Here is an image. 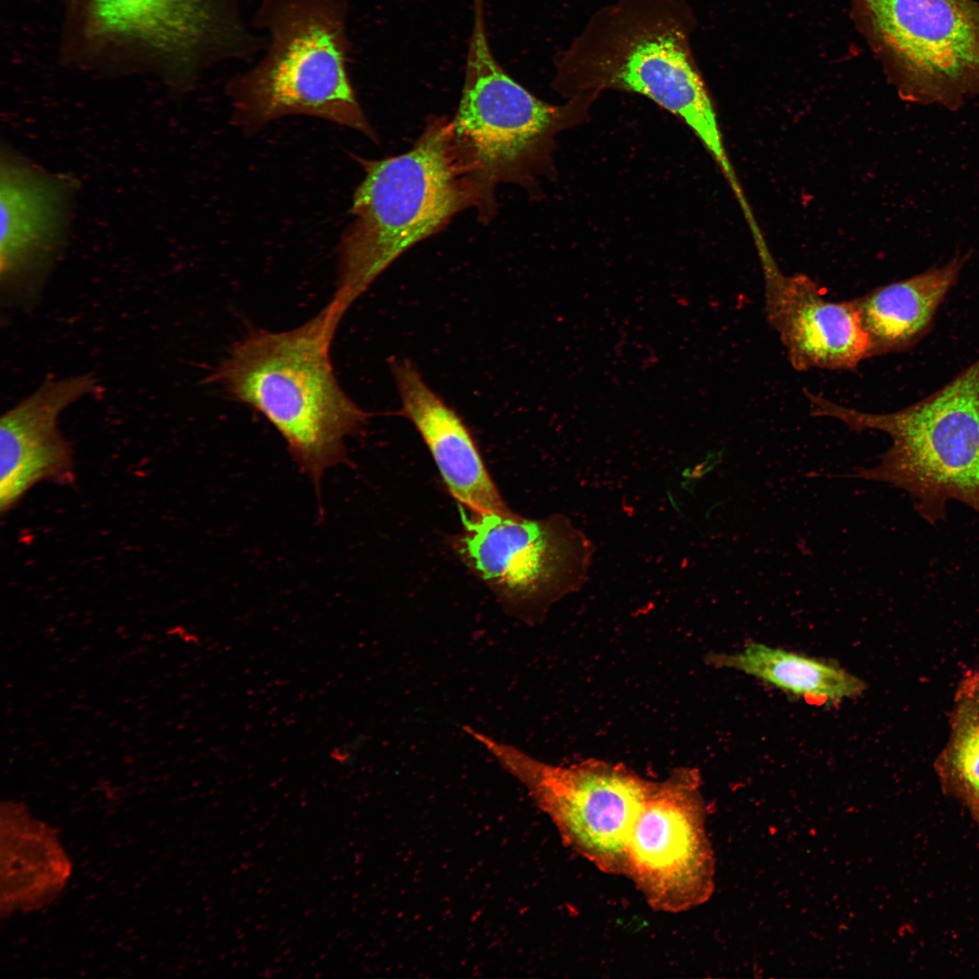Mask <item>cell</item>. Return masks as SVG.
Returning <instances> with one entry per match:
<instances>
[{
    "mask_svg": "<svg viewBox=\"0 0 979 979\" xmlns=\"http://www.w3.org/2000/svg\"><path fill=\"white\" fill-rule=\"evenodd\" d=\"M463 730L527 788L568 847L603 872L625 874L626 839L654 780L597 760L548 764L470 726Z\"/></svg>",
    "mask_w": 979,
    "mask_h": 979,
    "instance_id": "10",
    "label": "cell"
},
{
    "mask_svg": "<svg viewBox=\"0 0 979 979\" xmlns=\"http://www.w3.org/2000/svg\"><path fill=\"white\" fill-rule=\"evenodd\" d=\"M98 388L91 374L47 379L0 422V509L10 510L35 484L69 483L72 450L58 428L61 413Z\"/></svg>",
    "mask_w": 979,
    "mask_h": 979,
    "instance_id": "13",
    "label": "cell"
},
{
    "mask_svg": "<svg viewBox=\"0 0 979 979\" xmlns=\"http://www.w3.org/2000/svg\"><path fill=\"white\" fill-rule=\"evenodd\" d=\"M765 304L768 321L796 370H848L868 358V337L853 299L830 301L808 276H785L771 267Z\"/></svg>",
    "mask_w": 979,
    "mask_h": 979,
    "instance_id": "14",
    "label": "cell"
},
{
    "mask_svg": "<svg viewBox=\"0 0 979 979\" xmlns=\"http://www.w3.org/2000/svg\"><path fill=\"white\" fill-rule=\"evenodd\" d=\"M360 162L365 176L354 195V218L342 236L337 286L326 305L340 319L401 255L479 205L444 117L432 119L406 152Z\"/></svg>",
    "mask_w": 979,
    "mask_h": 979,
    "instance_id": "4",
    "label": "cell"
},
{
    "mask_svg": "<svg viewBox=\"0 0 979 979\" xmlns=\"http://www.w3.org/2000/svg\"><path fill=\"white\" fill-rule=\"evenodd\" d=\"M265 45L242 0H63L60 58L82 70L151 73L186 90L210 66Z\"/></svg>",
    "mask_w": 979,
    "mask_h": 979,
    "instance_id": "3",
    "label": "cell"
},
{
    "mask_svg": "<svg viewBox=\"0 0 979 979\" xmlns=\"http://www.w3.org/2000/svg\"><path fill=\"white\" fill-rule=\"evenodd\" d=\"M700 783L692 769L654 780L629 831L624 875L654 910L687 911L713 892L714 860Z\"/></svg>",
    "mask_w": 979,
    "mask_h": 979,
    "instance_id": "11",
    "label": "cell"
},
{
    "mask_svg": "<svg viewBox=\"0 0 979 979\" xmlns=\"http://www.w3.org/2000/svg\"><path fill=\"white\" fill-rule=\"evenodd\" d=\"M73 190L65 177L2 150L0 276L7 296L37 291L64 240Z\"/></svg>",
    "mask_w": 979,
    "mask_h": 979,
    "instance_id": "12",
    "label": "cell"
},
{
    "mask_svg": "<svg viewBox=\"0 0 979 979\" xmlns=\"http://www.w3.org/2000/svg\"><path fill=\"white\" fill-rule=\"evenodd\" d=\"M685 0H615L599 8L555 59L553 88L569 99L605 91L642 95L678 117L727 177L716 113L692 48Z\"/></svg>",
    "mask_w": 979,
    "mask_h": 979,
    "instance_id": "1",
    "label": "cell"
},
{
    "mask_svg": "<svg viewBox=\"0 0 979 979\" xmlns=\"http://www.w3.org/2000/svg\"><path fill=\"white\" fill-rule=\"evenodd\" d=\"M849 2L900 98L957 111L979 97V1Z\"/></svg>",
    "mask_w": 979,
    "mask_h": 979,
    "instance_id": "8",
    "label": "cell"
},
{
    "mask_svg": "<svg viewBox=\"0 0 979 979\" xmlns=\"http://www.w3.org/2000/svg\"><path fill=\"white\" fill-rule=\"evenodd\" d=\"M338 324L324 308L291 330L255 329L209 376L275 427L317 490L327 470L348 463L345 441L371 416L334 375L330 346Z\"/></svg>",
    "mask_w": 979,
    "mask_h": 979,
    "instance_id": "2",
    "label": "cell"
},
{
    "mask_svg": "<svg viewBox=\"0 0 979 979\" xmlns=\"http://www.w3.org/2000/svg\"><path fill=\"white\" fill-rule=\"evenodd\" d=\"M971 257L970 250L958 252L944 263L854 298L868 337V358L907 351L927 335Z\"/></svg>",
    "mask_w": 979,
    "mask_h": 979,
    "instance_id": "16",
    "label": "cell"
},
{
    "mask_svg": "<svg viewBox=\"0 0 979 979\" xmlns=\"http://www.w3.org/2000/svg\"><path fill=\"white\" fill-rule=\"evenodd\" d=\"M470 512L461 509L457 551L511 615L534 623L586 581L594 548L565 516Z\"/></svg>",
    "mask_w": 979,
    "mask_h": 979,
    "instance_id": "9",
    "label": "cell"
},
{
    "mask_svg": "<svg viewBox=\"0 0 979 979\" xmlns=\"http://www.w3.org/2000/svg\"><path fill=\"white\" fill-rule=\"evenodd\" d=\"M804 394L812 416L890 437L879 463L858 468L852 477L904 490L929 523L945 519L948 500L979 513V356L933 393L891 412H861L807 390Z\"/></svg>",
    "mask_w": 979,
    "mask_h": 979,
    "instance_id": "6",
    "label": "cell"
},
{
    "mask_svg": "<svg viewBox=\"0 0 979 979\" xmlns=\"http://www.w3.org/2000/svg\"><path fill=\"white\" fill-rule=\"evenodd\" d=\"M389 363L401 401L399 412L418 431L451 495L470 511L510 510L461 417L410 360L393 357Z\"/></svg>",
    "mask_w": 979,
    "mask_h": 979,
    "instance_id": "15",
    "label": "cell"
},
{
    "mask_svg": "<svg viewBox=\"0 0 979 979\" xmlns=\"http://www.w3.org/2000/svg\"><path fill=\"white\" fill-rule=\"evenodd\" d=\"M472 14L461 97L451 121L455 144L478 189L479 218L488 222L496 210L497 185L529 189L549 173L555 137L584 116L594 100L577 97L554 105L533 95L496 60L485 0H472Z\"/></svg>",
    "mask_w": 979,
    "mask_h": 979,
    "instance_id": "7",
    "label": "cell"
},
{
    "mask_svg": "<svg viewBox=\"0 0 979 979\" xmlns=\"http://www.w3.org/2000/svg\"><path fill=\"white\" fill-rule=\"evenodd\" d=\"M349 11L350 0H259L250 24L266 46L226 87L235 122L254 130L283 116H315L376 141L349 77Z\"/></svg>",
    "mask_w": 979,
    "mask_h": 979,
    "instance_id": "5",
    "label": "cell"
},
{
    "mask_svg": "<svg viewBox=\"0 0 979 979\" xmlns=\"http://www.w3.org/2000/svg\"><path fill=\"white\" fill-rule=\"evenodd\" d=\"M713 666L752 676L796 697L838 703L861 695L865 683L839 665L762 643H751L732 654H711Z\"/></svg>",
    "mask_w": 979,
    "mask_h": 979,
    "instance_id": "17",
    "label": "cell"
},
{
    "mask_svg": "<svg viewBox=\"0 0 979 979\" xmlns=\"http://www.w3.org/2000/svg\"><path fill=\"white\" fill-rule=\"evenodd\" d=\"M935 770L942 790L959 801L979 828V672L966 673L957 686L949 738Z\"/></svg>",
    "mask_w": 979,
    "mask_h": 979,
    "instance_id": "18",
    "label": "cell"
}]
</instances>
